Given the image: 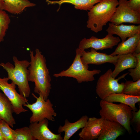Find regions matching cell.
Segmentation results:
<instances>
[{"label":"cell","instance_id":"484cf974","mask_svg":"<svg viewBox=\"0 0 140 140\" xmlns=\"http://www.w3.org/2000/svg\"><path fill=\"white\" fill-rule=\"evenodd\" d=\"M15 131L14 140H34L29 127L17 129Z\"/></svg>","mask_w":140,"mask_h":140},{"label":"cell","instance_id":"f546056e","mask_svg":"<svg viewBox=\"0 0 140 140\" xmlns=\"http://www.w3.org/2000/svg\"><path fill=\"white\" fill-rule=\"evenodd\" d=\"M134 53L137 54L140 53V41L137 44Z\"/></svg>","mask_w":140,"mask_h":140},{"label":"cell","instance_id":"6da1fadb","mask_svg":"<svg viewBox=\"0 0 140 140\" xmlns=\"http://www.w3.org/2000/svg\"><path fill=\"white\" fill-rule=\"evenodd\" d=\"M30 61L28 67L29 81L34 82V92L41 94L44 99H48L51 89V77L46 64L45 57L38 48L34 54L32 51H30Z\"/></svg>","mask_w":140,"mask_h":140},{"label":"cell","instance_id":"ba28073f","mask_svg":"<svg viewBox=\"0 0 140 140\" xmlns=\"http://www.w3.org/2000/svg\"><path fill=\"white\" fill-rule=\"evenodd\" d=\"M9 80L7 77H0V89L6 96L12 104L13 112L19 115L23 112L28 111L23 106L28 103V100L26 97L16 91V85L12 81L8 82Z\"/></svg>","mask_w":140,"mask_h":140},{"label":"cell","instance_id":"277c9868","mask_svg":"<svg viewBox=\"0 0 140 140\" xmlns=\"http://www.w3.org/2000/svg\"><path fill=\"white\" fill-rule=\"evenodd\" d=\"M100 105L101 109L99 114L101 117L119 123L129 134L131 133L130 121L132 117V110L130 107L122 103L116 104L102 100Z\"/></svg>","mask_w":140,"mask_h":140},{"label":"cell","instance_id":"7c38bea8","mask_svg":"<svg viewBox=\"0 0 140 140\" xmlns=\"http://www.w3.org/2000/svg\"><path fill=\"white\" fill-rule=\"evenodd\" d=\"M80 50L81 60L83 64L87 67H89V64L99 65L106 63H111L115 65L118 58V55L112 56L97 52L92 48L89 51L86 52L85 50Z\"/></svg>","mask_w":140,"mask_h":140},{"label":"cell","instance_id":"8992f818","mask_svg":"<svg viewBox=\"0 0 140 140\" xmlns=\"http://www.w3.org/2000/svg\"><path fill=\"white\" fill-rule=\"evenodd\" d=\"M32 94L36 99V102L32 104L28 102L23 106L29 109L32 113L30 118V123L38 122L45 118L52 121H54V117L57 116V114L50 100L48 99L45 100L41 94H39L38 97L33 93Z\"/></svg>","mask_w":140,"mask_h":140},{"label":"cell","instance_id":"7a4b0ae2","mask_svg":"<svg viewBox=\"0 0 140 140\" xmlns=\"http://www.w3.org/2000/svg\"><path fill=\"white\" fill-rule=\"evenodd\" d=\"M118 4V0H102L95 5L88 12L87 27L95 33L102 31L110 22Z\"/></svg>","mask_w":140,"mask_h":140},{"label":"cell","instance_id":"ac0fdd59","mask_svg":"<svg viewBox=\"0 0 140 140\" xmlns=\"http://www.w3.org/2000/svg\"><path fill=\"white\" fill-rule=\"evenodd\" d=\"M13 113L10 101L3 93L0 92V120L5 121L12 128L16 124Z\"/></svg>","mask_w":140,"mask_h":140},{"label":"cell","instance_id":"f1b7e54d","mask_svg":"<svg viewBox=\"0 0 140 140\" xmlns=\"http://www.w3.org/2000/svg\"><path fill=\"white\" fill-rule=\"evenodd\" d=\"M128 6L134 11L140 13V0L127 1Z\"/></svg>","mask_w":140,"mask_h":140},{"label":"cell","instance_id":"9a60e30c","mask_svg":"<svg viewBox=\"0 0 140 140\" xmlns=\"http://www.w3.org/2000/svg\"><path fill=\"white\" fill-rule=\"evenodd\" d=\"M106 31L108 33L117 35L121 38L122 41H123L127 38L133 36L140 32V25H127L123 24L116 25L110 23Z\"/></svg>","mask_w":140,"mask_h":140},{"label":"cell","instance_id":"52a82bcc","mask_svg":"<svg viewBox=\"0 0 140 140\" xmlns=\"http://www.w3.org/2000/svg\"><path fill=\"white\" fill-rule=\"evenodd\" d=\"M112 71L111 69L108 70L99 78L96 86V93L102 100L110 94L121 93L124 82L120 83L119 80L124 78L129 73L124 74L117 79L113 78L112 76Z\"/></svg>","mask_w":140,"mask_h":140},{"label":"cell","instance_id":"4316f807","mask_svg":"<svg viewBox=\"0 0 140 140\" xmlns=\"http://www.w3.org/2000/svg\"><path fill=\"white\" fill-rule=\"evenodd\" d=\"M137 60V64L134 68L129 69V74L132 78L133 81H136L140 79V53L137 54L133 53Z\"/></svg>","mask_w":140,"mask_h":140},{"label":"cell","instance_id":"8fae6325","mask_svg":"<svg viewBox=\"0 0 140 140\" xmlns=\"http://www.w3.org/2000/svg\"><path fill=\"white\" fill-rule=\"evenodd\" d=\"M48 123L46 118L30 123L29 127L34 140H63L61 133L55 134L49 129Z\"/></svg>","mask_w":140,"mask_h":140},{"label":"cell","instance_id":"e0dca14e","mask_svg":"<svg viewBox=\"0 0 140 140\" xmlns=\"http://www.w3.org/2000/svg\"><path fill=\"white\" fill-rule=\"evenodd\" d=\"M88 118L87 116L84 115L73 123H71L66 119L64 125H60L58 132L59 133L64 132L63 140H68L79 130L85 126Z\"/></svg>","mask_w":140,"mask_h":140},{"label":"cell","instance_id":"44dd1931","mask_svg":"<svg viewBox=\"0 0 140 140\" xmlns=\"http://www.w3.org/2000/svg\"><path fill=\"white\" fill-rule=\"evenodd\" d=\"M4 10L12 14H20L26 8L34 6L36 4L29 0H4Z\"/></svg>","mask_w":140,"mask_h":140},{"label":"cell","instance_id":"5bb4252c","mask_svg":"<svg viewBox=\"0 0 140 140\" xmlns=\"http://www.w3.org/2000/svg\"><path fill=\"white\" fill-rule=\"evenodd\" d=\"M125 130L119 123L105 120L102 132L97 140H116L124 134Z\"/></svg>","mask_w":140,"mask_h":140},{"label":"cell","instance_id":"4fadbf2b","mask_svg":"<svg viewBox=\"0 0 140 140\" xmlns=\"http://www.w3.org/2000/svg\"><path fill=\"white\" fill-rule=\"evenodd\" d=\"M104 120L101 117L88 118L85 125L79 134V140L97 139L102 132Z\"/></svg>","mask_w":140,"mask_h":140},{"label":"cell","instance_id":"2e32d148","mask_svg":"<svg viewBox=\"0 0 140 140\" xmlns=\"http://www.w3.org/2000/svg\"><path fill=\"white\" fill-rule=\"evenodd\" d=\"M118 55V58L115 65V69L112 73V76L114 78L124 70L135 68L137 64V58L133 53Z\"/></svg>","mask_w":140,"mask_h":140},{"label":"cell","instance_id":"30bf717a","mask_svg":"<svg viewBox=\"0 0 140 140\" xmlns=\"http://www.w3.org/2000/svg\"><path fill=\"white\" fill-rule=\"evenodd\" d=\"M120 41L119 37L108 33L105 37L102 38H99L94 36L88 39L84 38L80 42L78 48L82 50L92 48L96 51L112 49Z\"/></svg>","mask_w":140,"mask_h":140},{"label":"cell","instance_id":"7402d4cb","mask_svg":"<svg viewBox=\"0 0 140 140\" xmlns=\"http://www.w3.org/2000/svg\"><path fill=\"white\" fill-rule=\"evenodd\" d=\"M102 0H60L57 1H50L47 0L46 2L48 4H58L60 9L61 5L64 3H68L74 6L76 9L85 10H89L95 4Z\"/></svg>","mask_w":140,"mask_h":140},{"label":"cell","instance_id":"603a6c76","mask_svg":"<svg viewBox=\"0 0 140 140\" xmlns=\"http://www.w3.org/2000/svg\"><path fill=\"white\" fill-rule=\"evenodd\" d=\"M121 93L133 96H140V79L136 81H126L124 83Z\"/></svg>","mask_w":140,"mask_h":140},{"label":"cell","instance_id":"4dcf8cb0","mask_svg":"<svg viewBox=\"0 0 140 140\" xmlns=\"http://www.w3.org/2000/svg\"><path fill=\"white\" fill-rule=\"evenodd\" d=\"M4 0H0V9L4 10Z\"/></svg>","mask_w":140,"mask_h":140},{"label":"cell","instance_id":"5b68a950","mask_svg":"<svg viewBox=\"0 0 140 140\" xmlns=\"http://www.w3.org/2000/svg\"><path fill=\"white\" fill-rule=\"evenodd\" d=\"M81 51L78 48L76 50V55L72 64L66 70L54 74V76L58 78L65 76L75 79L79 83L83 82H92L95 80L94 75L99 74L101 71L94 69L88 70L89 67L82 63L81 59Z\"/></svg>","mask_w":140,"mask_h":140},{"label":"cell","instance_id":"d4e9b609","mask_svg":"<svg viewBox=\"0 0 140 140\" xmlns=\"http://www.w3.org/2000/svg\"><path fill=\"white\" fill-rule=\"evenodd\" d=\"M5 121L0 120V129L4 140H14L15 130Z\"/></svg>","mask_w":140,"mask_h":140},{"label":"cell","instance_id":"1f68e13d","mask_svg":"<svg viewBox=\"0 0 140 140\" xmlns=\"http://www.w3.org/2000/svg\"><path fill=\"white\" fill-rule=\"evenodd\" d=\"M0 140H4V138L3 137L0 129Z\"/></svg>","mask_w":140,"mask_h":140},{"label":"cell","instance_id":"d6986e66","mask_svg":"<svg viewBox=\"0 0 140 140\" xmlns=\"http://www.w3.org/2000/svg\"><path fill=\"white\" fill-rule=\"evenodd\" d=\"M140 41V32L118 43L115 51L110 55L114 56L118 55L133 53L134 52L137 44Z\"/></svg>","mask_w":140,"mask_h":140},{"label":"cell","instance_id":"83f0119b","mask_svg":"<svg viewBox=\"0 0 140 140\" xmlns=\"http://www.w3.org/2000/svg\"><path fill=\"white\" fill-rule=\"evenodd\" d=\"M137 111H132V117L130 121V124L133 129L138 133L140 131V106Z\"/></svg>","mask_w":140,"mask_h":140},{"label":"cell","instance_id":"cb8c5ba5","mask_svg":"<svg viewBox=\"0 0 140 140\" xmlns=\"http://www.w3.org/2000/svg\"><path fill=\"white\" fill-rule=\"evenodd\" d=\"M10 22L8 14L4 10L0 9V42L4 41Z\"/></svg>","mask_w":140,"mask_h":140},{"label":"cell","instance_id":"9c48e42d","mask_svg":"<svg viewBox=\"0 0 140 140\" xmlns=\"http://www.w3.org/2000/svg\"><path fill=\"white\" fill-rule=\"evenodd\" d=\"M127 0H119L118 6L110 22L116 25L123 23L140 24V13L130 8L127 5Z\"/></svg>","mask_w":140,"mask_h":140},{"label":"cell","instance_id":"ffe728a7","mask_svg":"<svg viewBox=\"0 0 140 140\" xmlns=\"http://www.w3.org/2000/svg\"><path fill=\"white\" fill-rule=\"evenodd\" d=\"M104 100L108 102H118L124 104L130 107L132 111H137L138 109L135 104L140 102V96H133L122 93H115L110 94Z\"/></svg>","mask_w":140,"mask_h":140},{"label":"cell","instance_id":"3957f363","mask_svg":"<svg viewBox=\"0 0 140 140\" xmlns=\"http://www.w3.org/2000/svg\"><path fill=\"white\" fill-rule=\"evenodd\" d=\"M12 59L14 66L9 62H1L0 66L7 73L9 79L18 86L20 94L28 97L31 93L28 80L30 62L25 60H20L15 56Z\"/></svg>","mask_w":140,"mask_h":140}]
</instances>
